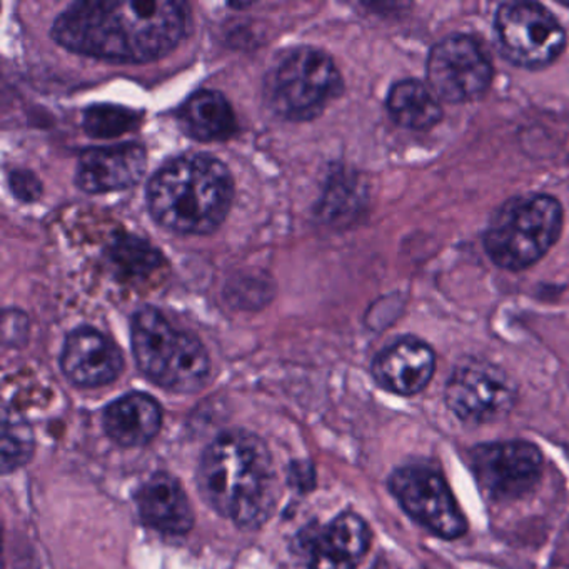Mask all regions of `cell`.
Segmentation results:
<instances>
[{
	"instance_id": "6da1fadb",
	"label": "cell",
	"mask_w": 569,
	"mask_h": 569,
	"mask_svg": "<svg viewBox=\"0 0 569 569\" xmlns=\"http://www.w3.org/2000/svg\"><path fill=\"white\" fill-rule=\"evenodd\" d=\"M189 8L171 0H96L66 9L52 26L62 48L89 58L142 64L178 48Z\"/></svg>"
},
{
	"instance_id": "7a4b0ae2",
	"label": "cell",
	"mask_w": 569,
	"mask_h": 569,
	"mask_svg": "<svg viewBox=\"0 0 569 569\" xmlns=\"http://www.w3.org/2000/svg\"><path fill=\"white\" fill-rule=\"evenodd\" d=\"M198 486L204 501L241 528H261L279 499V481L268 446L252 432L219 435L202 452Z\"/></svg>"
},
{
	"instance_id": "3957f363",
	"label": "cell",
	"mask_w": 569,
	"mask_h": 569,
	"mask_svg": "<svg viewBox=\"0 0 569 569\" xmlns=\"http://www.w3.org/2000/svg\"><path fill=\"white\" fill-rule=\"evenodd\" d=\"M146 196L159 224L179 234H209L231 209L234 182L219 159L182 156L152 176Z\"/></svg>"
},
{
	"instance_id": "277c9868",
	"label": "cell",
	"mask_w": 569,
	"mask_h": 569,
	"mask_svg": "<svg viewBox=\"0 0 569 569\" xmlns=\"http://www.w3.org/2000/svg\"><path fill=\"white\" fill-rule=\"evenodd\" d=\"M131 341L142 375L169 391L191 395L211 375V359L202 342L176 329L151 306L139 309L132 318Z\"/></svg>"
},
{
	"instance_id": "5b68a950",
	"label": "cell",
	"mask_w": 569,
	"mask_h": 569,
	"mask_svg": "<svg viewBox=\"0 0 569 569\" xmlns=\"http://www.w3.org/2000/svg\"><path fill=\"white\" fill-rule=\"evenodd\" d=\"M561 204L548 194H526L506 202L489 224L485 249L508 271H522L545 258L562 231Z\"/></svg>"
},
{
	"instance_id": "8992f818",
	"label": "cell",
	"mask_w": 569,
	"mask_h": 569,
	"mask_svg": "<svg viewBox=\"0 0 569 569\" xmlns=\"http://www.w3.org/2000/svg\"><path fill=\"white\" fill-rule=\"evenodd\" d=\"M342 79L335 61L321 49H292L266 78L269 108L288 121H309L338 98Z\"/></svg>"
},
{
	"instance_id": "52a82bcc",
	"label": "cell",
	"mask_w": 569,
	"mask_h": 569,
	"mask_svg": "<svg viewBox=\"0 0 569 569\" xmlns=\"http://www.w3.org/2000/svg\"><path fill=\"white\" fill-rule=\"evenodd\" d=\"M388 489L402 511L436 538L455 541L468 532V519L455 492L431 465L399 466L389 475Z\"/></svg>"
},
{
	"instance_id": "ba28073f",
	"label": "cell",
	"mask_w": 569,
	"mask_h": 569,
	"mask_svg": "<svg viewBox=\"0 0 569 569\" xmlns=\"http://www.w3.org/2000/svg\"><path fill=\"white\" fill-rule=\"evenodd\" d=\"M495 39L511 64L542 69L566 48V32L549 9L538 2H506L495 18Z\"/></svg>"
},
{
	"instance_id": "9c48e42d",
	"label": "cell",
	"mask_w": 569,
	"mask_h": 569,
	"mask_svg": "<svg viewBox=\"0 0 569 569\" xmlns=\"http://www.w3.org/2000/svg\"><path fill=\"white\" fill-rule=\"evenodd\" d=\"M468 462L479 491L492 502L525 498L539 485L545 469L541 449L526 439L476 445Z\"/></svg>"
},
{
	"instance_id": "30bf717a",
	"label": "cell",
	"mask_w": 569,
	"mask_h": 569,
	"mask_svg": "<svg viewBox=\"0 0 569 569\" xmlns=\"http://www.w3.org/2000/svg\"><path fill=\"white\" fill-rule=\"evenodd\" d=\"M518 401V389L498 366L481 359H465L452 369L445 389L449 411L465 425L502 421Z\"/></svg>"
},
{
	"instance_id": "8fae6325",
	"label": "cell",
	"mask_w": 569,
	"mask_h": 569,
	"mask_svg": "<svg viewBox=\"0 0 569 569\" xmlns=\"http://www.w3.org/2000/svg\"><path fill=\"white\" fill-rule=\"evenodd\" d=\"M491 58L485 46L468 34H452L429 52L426 76L436 98L449 104L478 101L491 86Z\"/></svg>"
},
{
	"instance_id": "7c38bea8",
	"label": "cell",
	"mask_w": 569,
	"mask_h": 569,
	"mask_svg": "<svg viewBox=\"0 0 569 569\" xmlns=\"http://www.w3.org/2000/svg\"><path fill=\"white\" fill-rule=\"evenodd\" d=\"M61 368L72 385L101 388L111 385L124 368L121 349L94 328H79L66 338Z\"/></svg>"
},
{
	"instance_id": "4fadbf2b",
	"label": "cell",
	"mask_w": 569,
	"mask_h": 569,
	"mask_svg": "<svg viewBox=\"0 0 569 569\" xmlns=\"http://www.w3.org/2000/svg\"><path fill=\"white\" fill-rule=\"evenodd\" d=\"M436 371L431 346L418 338H401L382 349L372 361L376 385L396 396L419 395L428 388Z\"/></svg>"
},
{
	"instance_id": "5bb4252c",
	"label": "cell",
	"mask_w": 569,
	"mask_h": 569,
	"mask_svg": "<svg viewBox=\"0 0 569 569\" xmlns=\"http://www.w3.org/2000/svg\"><path fill=\"white\" fill-rule=\"evenodd\" d=\"M146 164V149L136 142L89 149L79 158L76 184L91 194L121 191L141 181Z\"/></svg>"
},
{
	"instance_id": "9a60e30c",
	"label": "cell",
	"mask_w": 569,
	"mask_h": 569,
	"mask_svg": "<svg viewBox=\"0 0 569 569\" xmlns=\"http://www.w3.org/2000/svg\"><path fill=\"white\" fill-rule=\"evenodd\" d=\"M142 522L164 535L181 536L194 526V509L174 476L156 472L136 492Z\"/></svg>"
},
{
	"instance_id": "2e32d148",
	"label": "cell",
	"mask_w": 569,
	"mask_h": 569,
	"mask_svg": "<svg viewBox=\"0 0 569 569\" xmlns=\"http://www.w3.org/2000/svg\"><path fill=\"white\" fill-rule=\"evenodd\" d=\"M371 541V528L361 516L341 512L311 546V569H358Z\"/></svg>"
},
{
	"instance_id": "e0dca14e",
	"label": "cell",
	"mask_w": 569,
	"mask_h": 569,
	"mask_svg": "<svg viewBox=\"0 0 569 569\" xmlns=\"http://www.w3.org/2000/svg\"><path fill=\"white\" fill-rule=\"evenodd\" d=\"M102 428L116 445L142 448L161 431V405L144 392H129L106 408Z\"/></svg>"
},
{
	"instance_id": "ac0fdd59",
	"label": "cell",
	"mask_w": 569,
	"mask_h": 569,
	"mask_svg": "<svg viewBox=\"0 0 569 569\" xmlns=\"http://www.w3.org/2000/svg\"><path fill=\"white\" fill-rule=\"evenodd\" d=\"M179 122L186 134L198 141H219L236 129L234 111L218 91H198L182 104Z\"/></svg>"
},
{
	"instance_id": "d6986e66",
	"label": "cell",
	"mask_w": 569,
	"mask_h": 569,
	"mask_svg": "<svg viewBox=\"0 0 569 569\" xmlns=\"http://www.w3.org/2000/svg\"><path fill=\"white\" fill-rule=\"evenodd\" d=\"M388 111L396 124L411 131H428L442 118L439 99L429 86L418 79H405L392 86L388 96Z\"/></svg>"
},
{
	"instance_id": "ffe728a7",
	"label": "cell",
	"mask_w": 569,
	"mask_h": 569,
	"mask_svg": "<svg viewBox=\"0 0 569 569\" xmlns=\"http://www.w3.org/2000/svg\"><path fill=\"white\" fill-rule=\"evenodd\" d=\"M109 259L128 278H146L161 264L159 252L132 236L119 238L109 249Z\"/></svg>"
},
{
	"instance_id": "44dd1931",
	"label": "cell",
	"mask_w": 569,
	"mask_h": 569,
	"mask_svg": "<svg viewBox=\"0 0 569 569\" xmlns=\"http://www.w3.org/2000/svg\"><path fill=\"white\" fill-rule=\"evenodd\" d=\"M141 114L122 106H91L86 109L82 126L91 138H118L138 128Z\"/></svg>"
},
{
	"instance_id": "7402d4cb",
	"label": "cell",
	"mask_w": 569,
	"mask_h": 569,
	"mask_svg": "<svg viewBox=\"0 0 569 569\" xmlns=\"http://www.w3.org/2000/svg\"><path fill=\"white\" fill-rule=\"evenodd\" d=\"M32 452H34V436H32L31 426L18 415H9L6 411L4 422H2V471L4 475L29 462Z\"/></svg>"
},
{
	"instance_id": "603a6c76",
	"label": "cell",
	"mask_w": 569,
	"mask_h": 569,
	"mask_svg": "<svg viewBox=\"0 0 569 569\" xmlns=\"http://www.w3.org/2000/svg\"><path fill=\"white\" fill-rule=\"evenodd\" d=\"M12 192L22 201H36L41 196V182L36 179L32 172L14 171L9 176Z\"/></svg>"
}]
</instances>
